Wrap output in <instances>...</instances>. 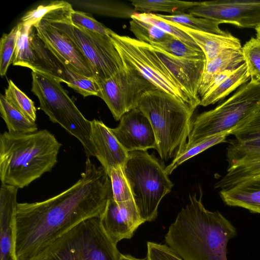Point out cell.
Listing matches in <instances>:
<instances>
[{"instance_id":"6da1fadb","label":"cell","mask_w":260,"mask_h":260,"mask_svg":"<svg viewBox=\"0 0 260 260\" xmlns=\"http://www.w3.org/2000/svg\"><path fill=\"white\" fill-rule=\"evenodd\" d=\"M81 177L72 186L43 201L18 203L14 232L15 260H35L69 230L100 216L112 196L110 178L87 157Z\"/></svg>"},{"instance_id":"7a4b0ae2","label":"cell","mask_w":260,"mask_h":260,"mask_svg":"<svg viewBox=\"0 0 260 260\" xmlns=\"http://www.w3.org/2000/svg\"><path fill=\"white\" fill-rule=\"evenodd\" d=\"M202 195L189 196L169 226L166 243L184 260H228V244L236 229L220 212L206 209Z\"/></svg>"},{"instance_id":"3957f363","label":"cell","mask_w":260,"mask_h":260,"mask_svg":"<svg viewBox=\"0 0 260 260\" xmlns=\"http://www.w3.org/2000/svg\"><path fill=\"white\" fill-rule=\"evenodd\" d=\"M61 144L47 129L26 134L0 135L2 184L22 188L50 171Z\"/></svg>"},{"instance_id":"277c9868","label":"cell","mask_w":260,"mask_h":260,"mask_svg":"<svg viewBox=\"0 0 260 260\" xmlns=\"http://www.w3.org/2000/svg\"><path fill=\"white\" fill-rule=\"evenodd\" d=\"M138 108L148 118L154 132L157 150L165 161L185 147L196 108L158 88L146 92Z\"/></svg>"},{"instance_id":"5b68a950","label":"cell","mask_w":260,"mask_h":260,"mask_svg":"<svg viewBox=\"0 0 260 260\" xmlns=\"http://www.w3.org/2000/svg\"><path fill=\"white\" fill-rule=\"evenodd\" d=\"M123 171L141 218L154 220L160 201L173 186L165 168L147 151H135L128 152Z\"/></svg>"},{"instance_id":"8992f818","label":"cell","mask_w":260,"mask_h":260,"mask_svg":"<svg viewBox=\"0 0 260 260\" xmlns=\"http://www.w3.org/2000/svg\"><path fill=\"white\" fill-rule=\"evenodd\" d=\"M259 105L260 80L251 78L226 101L192 118L184 149L212 136L231 134Z\"/></svg>"},{"instance_id":"52a82bcc","label":"cell","mask_w":260,"mask_h":260,"mask_svg":"<svg viewBox=\"0 0 260 260\" xmlns=\"http://www.w3.org/2000/svg\"><path fill=\"white\" fill-rule=\"evenodd\" d=\"M120 254L96 216L69 230L35 260H119Z\"/></svg>"},{"instance_id":"ba28073f","label":"cell","mask_w":260,"mask_h":260,"mask_svg":"<svg viewBox=\"0 0 260 260\" xmlns=\"http://www.w3.org/2000/svg\"><path fill=\"white\" fill-rule=\"evenodd\" d=\"M31 91L39 101L40 109L50 121L61 125L82 145L88 157L95 156L90 140L91 121L83 115L60 82L32 72Z\"/></svg>"},{"instance_id":"9c48e42d","label":"cell","mask_w":260,"mask_h":260,"mask_svg":"<svg viewBox=\"0 0 260 260\" xmlns=\"http://www.w3.org/2000/svg\"><path fill=\"white\" fill-rule=\"evenodd\" d=\"M68 6L53 11L44 18L70 39L90 64L96 81L108 78L124 69L119 53L110 36L88 31L71 22Z\"/></svg>"},{"instance_id":"30bf717a","label":"cell","mask_w":260,"mask_h":260,"mask_svg":"<svg viewBox=\"0 0 260 260\" xmlns=\"http://www.w3.org/2000/svg\"><path fill=\"white\" fill-rule=\"evenodd\" d=\"M110 37L124 66L138 71L157 88L197 108L180 89L150 44L115 32Z\"/></svg>"},{"instance_id":"8fae6325","label":"cell","mask_w":260,"mask_h":260,"mask_svg":"<svg viewBox=\"0 0 260 260\" xmlns=\"http://www.w3.org/2000/svg\"><path fill=\"white\" fill-rule=\"evenodd\" d=\"M96 81L98 96L105 102L116 121L137 108L146 92L157 88L138 71L125 66L111 77Z\"/></svg>"},{"instance_id":"7c38bea8","label":"cell","mask_w":260,"mask_h":260,"mask_svg":"<svg viewBox=\"0 0 260 260\" xmlns=\"http://www.w3.org/2000/svg\"><path fill=\"white\" fill-rule=\"evenodd\" d=\"M226 148L228 167L215 188H228L260 177V131L235 136Z\"/></svg>"},{"instance_id":"4fadbf2b","label":"cell","mask_w":260,"mask_h":260,"mask_svg":"<svg viewBox=\"0 0 260 260\" xmlns=\"http://www.w3.org/2000/svg\"><path fill=\"white\" fill-rule=\"evenodd\" d=\"M196 17L230 23L242 28L260 25V1L215 0L200 2L187 11Z\"/></svg>"},{"instance_id":"5bb4252c","label":"cell","mask_w":260,"mask_h":260,"mask_svg":"<svg viewBox=\"0 0 260 260\" xmlns=\"http://www.w3.org/2000/svg\"><path fill=\"white\" fill-rule=\"evenodd\" d=\"M172 76L182 91L197 107L201 98L198 93L206 59L179 57L150 45Z\"/></svg>"},{"instance_id":"9a60e30c","label":"cell","mask_w":260,"mask_h":260,"mask_svg":"<svg viewBox=\"0 0 260 260\" xmlns=\"http://www.w3.org/2000/svg\"><path fill=\"white\" fill-rule=\"evenodd\" d=\"M100 218L105 232L116 244L122 240L131 239L139 226L145 222L133 199L116 203L112 196Z\"/></svg>"},{"instance_id":"2e32d148","label":"cell","mask_w":260,"mask_h":260,"mask_svg":"<svg viewBox=\"0 0 260 260\" xmlns=\"http://www.w3.org/2000/svg\"><path fill=\"white\" fill-rule=\"evenodd\" d=\"M111 130L128 152L156 148V139L151 123L137 107L123 115L119 125Z\"/></svg>"},{"instance_id":"e0dca14e","label":"cell","mask_w":260,"mask_h":260,"mask_svg":"<svg viewBox=\"0 0 260 260\" xmlns=\"http://www.w3.org/2000/svg\"><path fill=\"white\" fill-rule=\"evenodd\" d=\"M34 26L38 36L56 57L69 63L80 74L95 78L88 61L67 36L44 18H42Z\"/></svg>"},{"instance_id":"ac0fdd59","label":"cell","mask_w":260,"mask_h":260,"mask_svg":"<svg viewBox=\"0 0 260 260\" xmlns=\"http://www.w3.org/2000/svg\"><path fill=\"white\" fill-rule=\"evenodd\" d=\"M90 140L95 157L107 173L113 168L124 167L128 152L122 147L112 133L111 128L102 121H91Z\"/></svg>"},{"instance_id":"d6986e66","label":"cell","mask_w":260,"mask_h":260,"mask_svg":"<svg viewBox=\"0 0 260 260\" xmlns=\"http://www.w3.org/2000/svg\"><path fill=\"white\" fill-rule=\"evenodd\" d=\"M18 188L2 184L0 191V260H15L14 232Z\"/></svg>"},{"instance_id":"ffe728a7","label":"cell","mask_w":260,"mask_h":260,"mask_svg":"<svg viewBox=\"0 0 260 260\" xmlns=\"http://www.w3.org/2000/svg\"><path fill=\"white\" fill-rule=\"evenodd\" d=\"M251 80L246 62L234 70H226L218 75L201 98L200 106L206 107L223 100L240 86Z\"/></svg>"},{"instance_id":"44dd1931","label":"cell","mask_w":260,"mask_h":260,"mask_svg":"<svg viewBox=\"0 0 260 260\" xmlns=\"http://www.w3.org/2000/svg\"><path fill=\"white\" fill-rule=\"evenodd\" d=\"M171 22L187 34L194 41L204 53L206 62L215 58L227 50L242 48L240 41L230 32L226 35L206 32L193 30L178 23Z\"/></svg>"},{"instance_id":"7402d4cb","label":"cell","mask_w":260,"mask_h":260,"mask_svg":"<svg viewBox=\"0 0 260 260\" xmlns=\"http://www.w3.org/2000/svg\"><path fill=\"white\" fill-rule=\"evenodd\" d=\"M219 194L228 206L245 208L250 212L260 214V177L221 189Z\"/></svg>"},{"instance_id":"603a6c76","label":"cell","mask_w":260,"mask_h":260,"mask_svg":"<svg viewBox=\"0 0 260 260\" xmlns=\"http://www.w3.org/2000/svg\"><path fill=\"white\" fill-rule=\"evenodd\" d=\"M30 40L35 57L32 71L67 84L66 74L62 65L38 36L34 26L30 29Z\"/></svg>"},{"instance_id":"cb8c5ba5","label":"cell","mask_w":260,"mask_h":260,"mask_svg":"<svg viewBox=\"0 0 260 260\" xmlns=\"http://www.w3.org/2000/svg\"><path fill=\"white\" fill-rule=\"evenodd\" d=\"M244 62L242 48L227 50L206 62L198 90L200 98L218 75L226 70L236 69Z\"/></svg>"},{"instance_id":"d4e9b609","label":"cell","mask_w":260,"mask_h":260,"mask_svg":"<svg viewBox=\"0 0 260 260\" xmlns=\"http://www.w3.org/2000/svg\"><path fill=\"white\" fill-rule=\"evenodd\" d=\"M131 5L137 13L157 14L166 12L170 15L183 13L200 4L197 2L177 0H132Z\"/></svg>"},{"instance_id":"484cf974","label":"cell","mask_w":260,"mask_h":260,"mask_svg":"<svg viewBox=\"0 0 260 260\" xmlns=\"http://www.w3.org/2000/svg\"><path fill=\"white\" fill-rule=\"evenodd\" d=\"M0 112L5 121L8 132L15 134H26L38 131V126L34 122L14 108L1 94Z\"/></svg>"},{"instance_id":"4316f807","label":"cell","mask_w":260,"mask_h":260,"mask_svg":"<svg viewBox=\"0 0 260 260\" xmlns=\"http://www.w3.org/2000/svg\"><path fill=\"white\" fill-rule=\"evenodd\" d=\"M160 18L178 23L187 28L209 33L226 35L229 32L221 30L219 25L221 23L213 20L196 17L189 13L174 15L156 14Z\"/></svg>"},{"instance_id":"83f0119b","label":"cell","mask_w":260,"mask_h":260,"mask_svg":"<svg viewBox=\"0 0 260 260\" xmlns=\"http://www.w3.org/2000/svg\"><path fill=\"white\" fill-rule=\"evenodd\" d=\"M230 135H231L230 132H225L212 136L184 149L174 158L170 165L165 168L167 174L168 175H170L176 168L183 162L211 147L224 142L227 136Z\"/></svg>"},{"instance_id":"f1b7e54d","label":"cell","mask_w":260,"mask_h":260,"mask_svg":"<svg viewBox=\"0 0 260 260\" xmlns=\"http://www.w3.org/2000/svg\"><path fill=\"white\" fill-rule=\"evenodd\" d=\"M20 23L15 52L12 64L14 66H21L32 69L35 57L30 40V31L32 26Z\"/></svg>"},{"instance_id":"f546056e","label":"cell","mask_w":260,"mask_h":260,"mask_svg":"<svg viewBox=\"0 0 260 260\" xmlns=\"http://www.w3.org/2000/svg\"><path fill=\"white\" fill-rule=\"evenodd\" d=\"M56 58L63 67L67 79V84L69 87L84 98L90 95L98 96L99 87L94 78L86 77L80 74L66 61L58 57Z\"/></svg>"},{"instance_id":"4dcf8cb0","label":"cell","mask_w":260,"mask_h":260,"mask_svg":"<svg viewBox=\"0 0 260 260\" xmlns=\"http://www.w3.org/2000/svg\"><path fill=\"white\" fill-rule=\"evenodd\" d=\"M132 17L150 23L192 48L201 50L190 36L175 26L171 22L160 18L156 14L136 13Z\"/></svg>"},{"instance_id":"1f68e13d","label":"cell","mask_w":260,"mask_h":260,"mask_svg":"<svg viewBox=\"0 0 260 260\" xmlns=\"http://www.w3.org/2000/svg\"><path fill=\"white\" fill-rule=\"evenodd\" d=\"M4 95L8 103L14 108L31 121H36V108L34 102L18 88L11 80L8 81V86L5 90Z\"/></svg>"},{"instance_id":"d6a6232c","label":"cell","mask_w":260,"mask_h":260,"mask_svg":"<svg viewBox=\"0 0 260 260\" xmlns=\"http://www.w3.org/2000/svg\"><path fill=\"white\" fill-rule=\"evenodd\" d=\"M85 8L95 11L96 13L110 17L131 18L137 13L133 7L128 5L112 1H83L79 2Z\"/></svg>"},{"instance_id":"836d02e7","label":"cell","mask_w":260,"mask_h":260,"mask_svg":"<svg viewBox=\"0 0 260 260\" xmlns=\"http://www.w3.org/2000/svg\"><path fill=\"white\" fill-rule=\"evenodd\" d=\"M131 19L129 29L140 41L149 44L165 41L173 37L150 23L133 17Z\"/></svg>"},{"instance_id":"e575fe53","label":"cell","mask_w":260,"mask_h":260,"mask_svg":"<svg viewBox=\"0 0 260 260\" xmlns=\"http://www.w3.org/2000/svg\"><path fill=\"white\" fill-rule=\"evenodd\" d=\"M20 23L8 34H4L0 40V75L6 74L9 66L12 63Z\"/></svg>"},{"instance_id":"d590c367","label":"cell","mask_w":260,"mask_h":260,"mask_svg":"<svg viewBox=\"0 0 260 260\" xmlns=\"http://www.w3.org/2000/svg\"><path fill=\"white\" fill-rule=\"evenodd\" d=\"M149 44L179 57L186 58H205L202 50L194 49L173 37L165 41L151 43Z\"/></svg>"},{"instance_id":"8d00e7d4","label":"cell","mask_w":260,"mask_h":260,"mask_svg":"<svg viewBox=\"0 0 260 260\" xmlns=\"http://www.w3.org/2000/svg\"><path fill=\"white\" fill-rule=\"evenodd\" d=\"M108 175L111 180L112 197L116 203L133 199L123 168L121 167L114 168L108 173Z\"/></svg>"},{"instance_id":"74e56055","label":"cell","mask_w":260,"mask_h":260,"mask_svg":"<svg viewBox=\"0 0 260 260\" xmlns=\"http://www.w3.org/2000/svg\"><path fill=\"white\" fill-rule=\"evenodd\" d=\"M242 52L251 78L260 80V40L251 38L242 47Z\"/></svg>"},{"instance_id":"f35d334b","label":"cell","mask_w":260,"mask_h":260,"mask_svg":"<svg viewBox=\"0 0 260 260\" xmlns=\"http://www.w3.org/2000/svg\"><path fill=\"white\" fill-rule=\"evenodd\" d=\"M69 18L74 24L93 32L108 36L114 32L86 13L73 9L70 12Z\"/></svg>"},{"instance_id":"ab89813d","label":"cell","mask_w":260,"mask_h":260,"mask_svg":"<svg viewBox=\"0 0 260 260\" xmlns=\"http://www.w3.org/2000/svg\"><path fill=\"white\" fill-rule=\"evenodd\" d=\"M70 4L64 1H53L47 5H40L27 12L21 18V22L34 26L48 14L68 6Z\"/></svg>"},{"instance_id":"60d3db41","label":"cell","mask_w":260,"mask_h":260,"mask_svg":"<svg viewBox=\"0 0 260 260\" xmlns=\"http://www.w3.org/2000/svg\"><path fill=\"white\" fill-rule=\"evenodd\" d=\"M147 260H184L167 244L153 242L147 243Z\"/></svg>"},{"instance_id":"b9f144b4","label":"cell","mask_w":260,"mask_h":260,"mask_svg":"<svg viewBox=\"0 0 260 260\" xmlns=\"http://www.w3.org/2000/svg\"><path fill=\"white\" fill-rule=\"evenodd\" d=\"M260 131V105L253 112L231 132L234 136Z\"/></svg>"},{"instance_id":"7bdbcfd3","label":"cell","mask_w":260,"mask_h":260,"mask_svg":"<svg viewBox=\"0 0 260 260\" xmlns=\"http://www.w3.org/2000/svg\"><path fill=\"white\" fill-rule=\"evenodd\" d=\"M119 260H147L146 259H139L129 254H120Z\"/></svg>"},{"instance_id":"ee69618b","label":"cell","mask_w":260,"mask_h":260,"mask_svg":"<svg viewBox=\"0 0 260 260\" xmlns=\"http://www.w3.org/2000/svg\"><path fill=\"white\" fill-rule=\"evenodd\" d=\"M256 32V38L260 40V25L255 29Z\"/></svg>"}]
</instances>
